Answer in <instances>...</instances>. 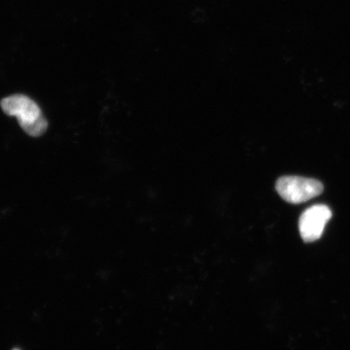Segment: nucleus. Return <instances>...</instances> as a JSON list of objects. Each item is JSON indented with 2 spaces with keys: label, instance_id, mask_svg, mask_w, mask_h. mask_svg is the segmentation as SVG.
I'll list each match as a JSON object with an SVG mask.
<instances>
[{
  "label": "nucleus",
  "instance_id": "2",
  "mask_svg": "<svg viewBox=\"0 0 350 350\" xmlns=\"http://www.w3.org/2000/svg\"><path fill=\"white\" fill-rule=\"evenodd\" d=\"M275 189L283 200L290 204H301L323 192V184L317 179L300 176H283L278 179Z\"/></svg>",
  "mask_w": 350,
  "mask_h": 350
},
{
  "label": "nucleus",
  "instance_id": "4",
  "mask_svg": "<svg viewBox=\"0 0 350 350\" xmlns=\"http://www.w3.org/2000/svg\"><path fill=\"white\" fill-rule=\"evenodd\" d=\"M14 350H20V349H14Z\"/></svg>",
  "mask_w": 350,
  "mask_h": 350
},
{
  "label": "nucleus",
  "instance_id": "3",
  "mask_svg": "<svg viewBox=\"0 0 350 350\" xmlns=\"http://www.w3.org/2000/svg\"><path fill=\"white\" fill-rule=\"evenodd\" d=\"M331 218V209L325 204H315L306 209L299 220V230L304 241L313 243L321 238Z\"/></svg>",
  "mask_w": 350,
  "mask_h": 350
},
{
  "label": "nucleus",
  "instance_id": "1",
  "mask_svg": "<svg viewBox=\"0 0 350 350\" xmlns=\"http://www.w3.org/2000/svg\"><path fill=\"white\" fill-rule=\"evenodd\" d=\"M5 114L18 119L21 128L31 137H38L48 129L47 120L40 107L24 94H14L1 101Z\"/></svg>",
  "mask_w": 350,
  "mask_h": 350
}]
</instances>
